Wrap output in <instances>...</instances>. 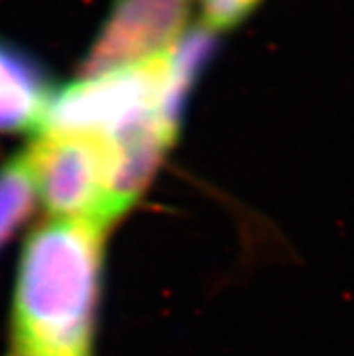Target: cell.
Wrapping results in <instances>:
<instances>
[{
  "mask_svg": "<svg viewBox=\"0 0 354 356\" xmlns=\"http://www.w3.org/2000/svg\"><path fill=\"white\" fill-rule=\"evenodd\" d=\"M104 225L56 219L33 232L15 289V353L89 356Z\"/></svg>",
  "mask_w": 354,
  "mask_h": 356,
  "instance_id": "6da1fadb",
  "label": "cell"
},
{
  "mask_svg": "<svg viewBox=\"0 0 354 356\" xmlns=\"http://www.w3.org/2000/svg\"><path fill=\"white\" fill-rule=\"evenodd\" d=\"M49 99L44 69L29 54L0 40V132L40 127Z\"/></svg>",
  "mask_w": 354,
  "mask_h": 356,
  "instance_id": "277c9868",
  "label": "cell"
},
{
  "mask_svg": "<svg viewBox=\"0 0 354 356\" xmlns=\"http://www.w3.org/2000/svg\"><path fill=\"white\" fill-rule=\"evenodd\" d=\"M11 356H27V355H20V353H15L13 351V355H11Z\"/></svg>",
  "mask_w": 354,
  "mask_h": 356,
  "instance_id": "52a82bcc",
  "label": "cell"
},
{
  "mask_svg": "<svg viewBox=\"0 0 354 356\" xmlns=\"http://www.w3.org/2000/svg\"><path fill=\"white\" fill-rule=\"evenodd\" d=\"M36 190L26 152L0 168V246L26 221Z\"/></svg>",
  "mask_w": 354,
  "mask_h": 356,
  "instance_id": "5b68a950",
  "label": "cell"
},
{
  "mask_svg": "<svg viewBox=\"0 0 354 356\" xmlns=\"http://www.w3.org/2000/svg\"><path fill=\"white\" fill-rule=\"evenodd\" d=\"M208 31L232 29L260 4V0H201Z\"/></svg>",
  "mask_w": 354,
  "mask_h": 356,
  "instance_id": "8992f818",
  "label": "cell"
},
{
  "mask_svg": "<svg viewBox=\"0 0 354 356\" xmlns=\"http://www.w3.org/2000/svg\"><path fill=\"white\" fill-rule=\"evenodd\" d=\"M36 195L56 219L111 225L114 204L113 145L92 134L42 132L26 152Z\"/></svg>",
  "mask_w": 354,
  "mask_h": 356,
  "instance_id": "7a4b0ae2",
  "label": "cell"
},
{
  "mask_svg": "<svg viewBox=\"0 0 354 356\" xmlns=\"http://www.w3.org/2000/svg\"><path fill=\"white\" fill-rule=\"evenodd\" d=\"M192 0H114L83 63L87 78L148 62L183 38Z\"/></svg>",
  "mask_w": 354,
  "mask_h": 356,
  "instance_id": "3957f363",
  "label": "cell"
}]
</instances>
